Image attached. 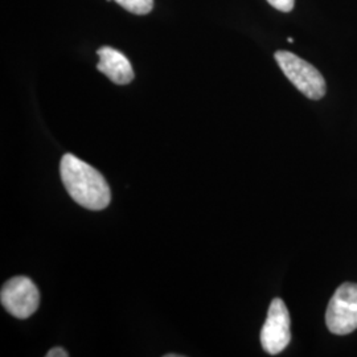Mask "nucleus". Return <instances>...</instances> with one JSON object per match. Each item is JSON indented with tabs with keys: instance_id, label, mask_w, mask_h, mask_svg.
<instances>
[{
	"instance_id": "obj_1",
	"label": "nucleus",
	"mask_w": 357,
	"mask_h": 357,
	"mask_svg": "<svg viewBox=\"0 0 357 357\" xmlns=\"http://www.w3.org/2000/svg\"><path fill=\"white\" fill-rule=\"evenodd\" d=\"M60 174L65 190L77 204L90 211H102L110 204L112 191L101 172L75 155L65 153Z\"/></svg>"
},
{
	"instance_id": "obj_2",
	"label": "nucleus",
	"mask_w": 357,
	"mask_h": 357,
	"mask_svg": "<svg viewBox=\"0 0 357 357\" xmlns=\"http://www.w3.org/2000/svg\"><path fill=\"white\" fill-rule=\"evenodd\" d=\"M284 76L307 98L318 101L326 96V79L319 70L291 52L278 51L274 54Z\"/></svg>"
},
{
	"instance_id": "obj_3",
	"label": "nucleus",
	"mask_w": 357,
	"mask_h": 357,
	"mask_svg": "<svg viewBox=\"0 0 357 357\" xmlns=\"http://www.w3.org/2000/svg\"><path fill=\"white\" fill-rule=\"evenodd\" d=\"M326 323L335 335H348L357 328V283L345 282L335 291L327 307Z\"/></svg>"
},
{
	"instance_id": "obj_4",
	"label": "nucleus",
	"mask_w": 357,
	"mask_h": 357,
	"mask_svg": "<svg viewBox=\"0 0 357 357\" xmlns=\"http://www.w3.org/2000/svg\"><path fill=\"white\" fill-rule=\"evenodd\" d=\"M1 306L17 319H26L38 311L40 293L38 286L28 277H13L0 291Z\"/></svg>"
},
{
	"instance_id": "obj_5",
	"label": "nucleus",
	"mask_w": 357,
	"mask_h": 357,
	"mask_svg": "<svg viewBox=\"0 0 357 357\" xmlns=\"http://www.w3.org/2000/svg\"><path fill=\"white\" fill-rule=\"evenodd\" d=\"M291 340V319L284 302L275 298L268 307V318L261 331V344L268 355H278Z\"/></svg>"
},
{
	"instance_id": "obj_6",
	"label": "nucleus",
	"mask_w": 357,
	"mask_h": 357,
	"mask_svg": "<svg viewBox=\"0 0 357 357\" xmlns=\"http://www.w3.org/2000/svg\"><path fill=\"white\" fill-rule=\"evenodd\" d=\"M100 63L97 69L116 85H128L134 79V70L128 57L112 47H102L98 51Z\"/></svg>"
},
{
	"instance_id": "obj_7",
	"label": "nucleus",
	"mask_w": 357,
	"mask_h": 357,
	"mask_svg": "<svg viewBox=\"0 0 357 357\" xmlns=\"http://www.w3.org/2000/svg\"><path fill=\"white\" fill-rule=\"evenodd\" d=\"M128 13L147 15L153 8V0H114Z\"/></svg>"
},
{
	"instance_id": "obj_8",
	"label": "nucleus",
	"mask_w": 357,
	"mask_h": 357,
	"mask_svg": "<svg viewBox=\"0 0 357 357\" xmlns=\"http://www.w3.org/2000/svg\"><path fill=\"white\" fill-rule=\"evenodd\" d=\"M268 4L282 13L293 11L295 0H268Z\"/></svg>"
},
{
	"instance_id": "obj_9",
	"label": "nucleus",
	"mask_w": 357,
	"mask_h": 357,
	"mask_svg": "<svg viewBox=\"0 0 357 357\" xmlns=\"http://www.w3.org/2000/svg\"><path fill=\"white\" fill-rule=\"evenodd\" d=\"M69 354L63 348H52L51 351L47 352V357H68Z\"/></svg>"
},
{
	"instance_id": "obj_10",
	"label": "nucleus",
	"mask_w": 357,
	"mask_h": 357,
	"mask_svg": "<svg viewBox=\"0 0 357 357\" xmlns=\"http://www.w3.org/2000/svg\"><path fill=\"white\" fill-rule=\"evenodd\" d=\"M287 41H289V43H294V38H287Z\"/></svg>"
}]
</instances>
